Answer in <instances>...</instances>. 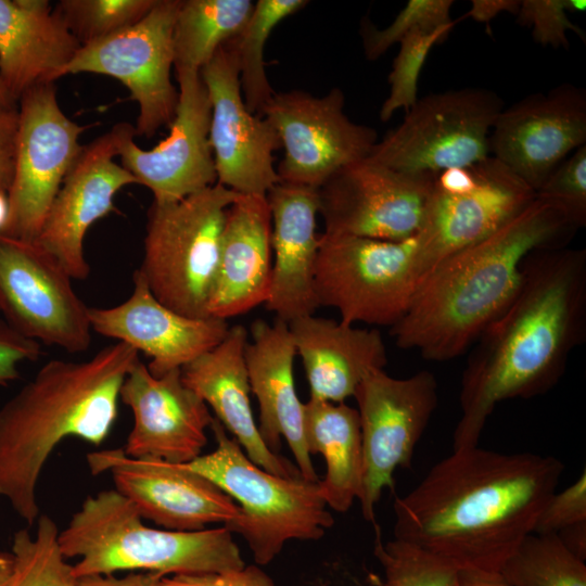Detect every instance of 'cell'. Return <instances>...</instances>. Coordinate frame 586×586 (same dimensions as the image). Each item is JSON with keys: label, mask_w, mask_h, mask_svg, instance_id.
<instances>
[{"label": "cell", "mask_w": 586, "mask_h": 586, "mask_svg": "<svg viewBox=\"0 0 586 586\" xmlns=\"http://www.w3.org/2000/svg\"><path fill=\"white\" fill-rule=\"evenodd\" d=\"M499 572L510 586H586L585 561L556 534L527 535Z\"/></svg>", "instance_id": "d6a6232c"}, {"label": "cell", "mask_w": 586, "mask_h": 586, "mask_svg": "<svg viewBox=\"0 0 586 586\" xmlns=\"http://www.w3.org/2000/svg\"><path fill=\"white\" fill-rule=\"evenodd\" d=\"M535 196L523 180L491 155L437 174L417 233L426 275L444 258L500 229Z\"/></svg>", "instance_id": "30bf717a"}, {"label": "cell", "mask_w": 586, "mask_h": 586, "mask_svg": "<svg viewBox=\"0 0 586 586\" xmlns=\"http://www.w3.org/2000/svg\"><path fill=\"white\" fill-rule=\"evenodd\" d=\"M304 434L308 453L322 455L326 462V475L318 482L322 499L334 511H348L359 498L362 481L357 409L309 397L304 403Z\"/></svg>", "instance_id": "f546056e"}, {"label": "cell", "mask_w": 586, "mask_h": 586, "mask_svg": "<svg viewBox=\"0 0 586 586\" xmlns=\"http://www.w3.org/2000/svg\"><path fill=\"white\" fill-rule=\"evenodd\" d=\"M162 576L151 572L129 573L123 577L92 575L77 579V586H157Z\"/></svg>", "instance_id": "f6af8a7d"}, {"label": "cell", "mask_w": 586, "mask_h": 586, "mask_svg": "<svg viewBox=\"0 0 586 586\" xmlns=\"http://www.w3.org/2000/svg\"><path fill=\"white\" fill-rule=\"evenodd\" d=\"M13 570V555L11 552H0V586H4L9 581Z\"/></svg>", "instance_id": "f907efd6"}, {"label": "cell", "mask_w": 586, "mask_h": 586, "mask_svg": "<svg viewBox=\"0 0 586 586\" xmlns=\"http://www.w3.org/2000/svg\"><path fill=\"white\" fill-rule=\"evenodd\" d=\"M586 522V470L560 493H555L542 510L534 534H558L574 524Z\"/></svg>", "instance_id": "60d3db41"}, {"label": "cell", "mask_w": 586, "mask_h": 586, "mask_svg": "<svg viewBox=\"0 0 586 586\" xmlns=\"http://www.w3.org/2000/svg\"><path fill=\"white\" fill-rule=\"evenodd\" d=\"M18 110L0 114V190L9 191L13 177Z\"/></svg>", "instance_id": "ee69618b"}, {"label": "cell", "mask_w": 586, "mask_h": 586, "mask_svg": "<svg viewBox=\"0 0 586 586\" xmlns=\"http://www.w3.org/2000/svg\"><path fill=\"white\" fill-rule=\"evenodd\" d=\"M251 334L244 358L251 392L259 405V434L276 454L284 437L302 477L318 482L304 434V403L295 390L296 351L289 326L279 319L272 323L256 320Z\"/></svg>", "instance_id": "cb8c5ba5"}, {"label": "cell", "mask_w": 586, "mask_h": 586, "mask_svg": "<svg viewBox=\"0 0 586 586\" xmlns=\"http://www.w3.org/2000/svg\"><path fill=\"white\" fill-rule=\"evenodd\" d=\"M585 330L586 250L531 254L517 296L474 343L463 369L453 450L479 446L499 403L552 388Z\"/></svg>", "instance_id": "7a4b0ae2"}, {"label": "cell", "mask_w": 586, "mask_h": 586, "mask_svg": "<svg viewBox=\"0 0 586 586\" xmlns=\"http://www.w3.org/2000/svg\"><path fill=\"white\" fill-rule=\"evenodd\" d=\"M374 556L384 572L382 586H453L458 568L409 543H383L377 533Z\"/></svg>", "instance_id": "d590c367"}, {"label": "cell", "mask_w": 586, "mask_h": 586, "mask_svg": "<svg viewBox=\"0 0 586 586\" xmlns=\"http://www.w3.org/2000/svg\"><path fill=\"white\" fill-rule=\"evenodd\" d=\"M119 399L133 417L123 448L126 455L188 463L207 444L206 429L214 417L183 382L181 369L154 377L138 358L123 381Z\"/></svg>", "instance_id": "7402d4cb"}, {"label": "cell", "mask_w": 586, "mask_h": 586, "mask_svg": "<svg viewBox=\"0 0 586 586\" xmlns=\"http://www.w3.org/2000/svg\"><path fill=\"white\" fill-rule=\"evenodd\" d=\"M453 3V0H409L394 21L382 29L365 18L360 35L366 58L378 60L412 33L432 31L451 24L455 22L450 17Z\"/></svg>", "instance_id": "74e56055"}, {"label": "cell", "mask_w": 586, "mask_h": 586, "mask_svg": "<svg viewBox=\"0 0 586 586\" xmlns=\"http://www.w3.org/2000/svg\"><path fill=\"white\" fill-rule=\"evenodd\" d=\"M36 522L35 535L24 528L13 536V570L4 586H77L73 565L61 549L55 522L46 514Z\"/></svg>", "instance_id": "836d02e7"}, {"label": "cell", "mask_w": 586, "mask_h": 586, "mask_svg": "<svg viewBox=\"0 0 586 586\" xmlns=\"http://www.w3.org/2000/svg\"><path fill=\"white\" fill-rule=\"evenodd\" d=\"M88 309L48 252L0 235V311L10 326L40 344L81 353L91 343Z\"/></svg>", "instance_id": "9a60e30c"}, {"label": "cell", "mask_w": 586, "mask_h": 586, "mask_svg": "<svg viewBox=\"0 0 586 586\" xmlns=\"http://www.w3.org/2000/svg\"><path fill=\"white\" fill-rule=\"evenodd\" d=\"M239 195L215 183L177 202H152L138 271L162 304L187 317H209L226 214Z\"/></svg>", "instance_id": "52a82bcc"}, {"label": "cell", "mask_w": 586, "mask_h": 586, "mask_svg": "<svg viewBox=\"0 0 586 586\" xmlns=\"http://www.w3.org/2000/svg\"><path fill=\"white\" fill-rule=\"evenodd\" d=\"M585 144L586 91L569 82L504 107L489 136L493 156L535 193Z\"/></svg>", "instance_id": "ffe728a7"}, {"label": "cell", "mask_w": 586, "mask_h": 586, "mask_svg": "<svg viewBox=\"0 0 586 586\" xmlns=\"http://www.w3.org/2000/svg\"><path fill=\"white\" fill-rule=\"evenodd\" d=\"M9 212L8 192L0 190V235L5 233L9 222Z\"/></svg>", "instance_id": "816d5d0a"}, {"label": "cell", "mask_w": 586, "mask_h": 586, "mask_svg": "<svg viewBox=\"0 0 586 586\" xmlns=\"http://www.w3.org/2000/svg\"><path fill=\"white\" fill-rule=\"evenodd\" d=\"M458 21L432 31L412 33L399 42L388 75L390 94L380 109V119L387 122L394 113L409 111L417 102L418 81L431 49L448 37Z\"/></svg>", "instance_id": "8d00e7d4"}, {"label": "cell", "mask_w": 586, "mask_h": 586, "mask_svg": "<svg viewBox=\"0 0 586 586\" xmlns=\"http://www.w3.org/2000/svg\"><path fill=\"white\" fill-rule=\"evenodd\" d=\"M271 257L268 201L266 196L240 194L227 209L208 315L227 320L266 303L271 288Z\"/></svg>", "instance_id": "484cf974"}, {"label": "cell", "mask_w": 586, "mask_h": 586, "mask_svg": "<svg viewBox=\"0 0 586 586\" xmlns=\"http://www.w3.org/2000/svg\"><path fill=\"white\" fill-rule=\"evenodd\" d=\"M453 586H510L500 572L480 569H458Z\"/></svg>", "instance_id": "7dc6e473"}, {"label": "cell", "mask_w": 586, "mask_h": 586, "mask_svg": "<svg viewBox=\"0 0 586 586\" xmlns=\"http://www.w3.org/2000/svg\"><path fill=\"white\" fill-rule=\"evenodd\" d=\"M138 358L117 342L86 360H50L1 407L0 496L28 525L40 515L36 487L50 455L68 436L95 446L109 436Z\"/></svg>", "instance_id": "277c9868"}, {"label": "cell", "mask_w": 586, "mask_h": 586, "mask_svg": "<svg viewBox=\"0 0 586 586\" xmlns=\"http://www.w3.org/2000/svg\"><path fill=\"white\" fill-rule=\"evenodd\" d=\"M81 44L48 0H0V74L18 103L33 87L55 82Z\"/></svg>", "instance_id": "f1b7e54d"}, {"label": "cell", "mask_w": 586, "mask_h": 586, "mask_svg": "<svg viewBox=\"0 0 586 586\" xmlns=\"http://www.w3.org/2000/svg\"><path fill=\"white\" fill-rule=\"evenodd\" d=\"M275 254L266 307L286 323L314 315L315 265L320 244L316 233L318 189L278 182L267 193Z\"/></svg>", "instance_id": "d4e9b609"}, {"label": "cell", "mask_w": 586, "mask_h": 586, "mask_svg": "<svg viewBox=\"0 0 586 586\" xmlns=\"http://www.w3.org/2000/svg\"><path fill=\"white\" fill-rule=\"evenodd\" d=\"M247 337L243 326L230 327L217 346L181 369L182 380L214 410L251 461L275 475L301 477L297 467L267 447L254 420L244 358Z\"/></svg>", "instance_id": "4316f807"}, {"label": "cell", "mask_w": 586, "mask_h": 586, "mask_svg": "<svg viewBox=\"0 0 586 586\" xmlns=\"http://www.w3.org/2000/svg\"><path fill=\"white\" fill-rule=\"evenodd\" d=\"M520 0H472L471 8L461 18H472L477 23L489 24L500 13L517 15Z\"/></svg>", "instance_id": "bcb514c9"}, {"label": "cell", "mask_w": 586, "mask_h": 586, "mask_svg": "<svg viewBox=\"0 0 586 586\" xmlns=\"http://www.w3.org/2000/svg\"><path fill=\"white\" fill-rule=\"evenodd\" d=\"M181 0H156L138 23L101 40L81 46L63 71L118 79L139 105L136 135L151 138L169 126L178 104L171 81L174 27Z\"/></svg>", "instance_id": "4fadbf2b"}, {"label": "cell", "mask_w": 586, "mask_h": 586, "mask_svg": "<svg viewBox=\"0 0 586 586\" xmlns=\"http://www.w3.org/2000/svg\"><path fill=\"white\" fill-rule=\"evenodd\" d=\"M157 586H276L258 566L208 574L162 576Z\"/></svg>", "instance_id": "7bdbcfd3"}, {"label": "cell", "mask_w": 586, "mask_h": 586, "mask_svg": "<svg viewBox=\"0 0 586 586\" xmlns=\"http://www.w3.org/2000/svg\"><path fill=\"white\" fill-rule=\"evenodd\" d=\"M564 464L552 456L453 450L394 502V538L457 566L499 572L535 523Z\"/></svg>", "instance_id": "6da1fadb"}, {"label": "cell", "mask_w": 586, "mask_h": 586, "mask_svg": "<svg viewBox=\"0 0 586 586\" xmlns=\"http://www.w3.org/2000/svg\"><path fill=\"white\" fill-rule=\"evenodd\" d=\"M130 136H136L135 126L123 122L84 145L63 179L35 241L72 279L82 280L90 272L84 250L89 228L116 212L114 196L122 188L137 183L135 177L114 161Z\"/></svg>", "instance_id": "e0dca14e"}, {"label": "cell", "mask_w": 586, "mask_h": 586, "mask_svg": "<svg viewBox=\"0 0 586 586\" xmlns=\"http://www.w3.org/2000/svg\"><path fill=\"white\" fill-rule=\"evenodd\" d=\"M308 4L306 0H259L241 31L229 41L237 59L244 103L262 116L273 91L265 69L264 48L272 29Z\"/></svg>", "instance_id": "1f68e13d"}, {"label": "cell", "mask_w": 586, "mask_h": 586, "mask_svg": "<svg viewBox=\"0 0 586 586\" xmlns=\"http://www.w3.org/2000/svg\"><path fill=\"white\" fill-rule=\"evenodd\" d=\"M42 353L41 344L26 337L5 320H0V385H8L18 375V365L36 360Z\"/></svg>", "instance_id": "b9f144b4"}, {"label": "cell", "mask_w": 586, "mask_h": 586, "mask_svg": "<svg viewBox=\"0 0 586 586\" xmlns=\"http://www.w3.org/2000/svg\"><path fill=\"white\" fill-rule=\"evenodd\" d=\"M344 103L340 88L323 97L304 90L273 93L262 116L284 150L276 169L279 182L319 189L343 167L368 158L378 133L353 123L343 111Z\"/></svg>", "instance_id": "5bb4252c"}, {"label": "cell", "mask_w": 586, "mask_h": 586, "mask_svg": "<svg viewBox=\"0 0 586 586\" xmlns=\"http://www.w3.org/2000/svg\"><path fill=\"white\" fill-rule=\"evenodd\" d=\"M211 429L216 448L186 466L239 502L238 519L224 526L244 538L256 564H269L291 539H320L334 524L319 481L267 472L249 459L216 418Z\"/></svg>", "instance_id": "8992f818"}, {"label": "cell", "mask_w": 586, "mask_h": 586, "mask_svg": "<svg viewBox=\"0 0 586 586\" xmlns=\"http://www.w3.org/2000/svg\"><path fill=\"white\" fill-rule=\"evenodd\" d=\"M576 230L561 211L535 196L500 229L444 258L424 277L392 327L396 345L433 361L462 355L514 300L527 257L566 246Z\"/></svg>", "instance_id": "3957f363"}, {"label": "cell", "mask_w": 586, "mask_h": 586, "mask_svg": "<svg viewBox=\"0 0 586 586\" xmlns=\"http://www.w3.org/2000/svg\"><path fill=\"white\" fill-rule=\"evenodd\" d=\"M585 10V0H521L515 16L520 25L532 27L537 43L569 49L568 31L575 33L585 42L584 30L572 23L569 13Z\"/></svg>", "instance_id": "f35d334b"}, {"label": "cell", "mask_w": 586, "mask_h": 586, "mask_svg": "<svg viewBox=\"0 0 586 586\" xmlns=\"http://www.w3.org/2000/svg\"><path fill=\"white\" fill-rule=\"evenodd\" d=\"M562 544L575 556L586 559V522L574 524L556 534Z\"/></svg>", "instance_id": "c3c4849f"}, {"label": "cell", "mask_w": 586, "mask_h": 586, "mask_svg": "<svg viewBox=\"0 0 586 586\" xmlns=\"http://www.w3.org/2000/svg\"><path fill=\"white\" fill-rule=\"evenodd\" d=\"M577 228L586 225V144L565 158L536 192Z\"/></svg>", "instance_id": "ab89813d"}, {"label": "cell", "mask_w": 586, "mask_h": 586, "mask_svg": "<svg viewBox=\"0 0 586 586\" xmlns=\"http://www.w3.org/2000/svg\"><path fill=\"white\" fill-rule=\"evenodd\" d=\"M251 0H181L173 43L175 71H195L233 39L247 22Z\"/></svg>", "instance_id": "4dcf8cb0"}, {"label": "cell", "mask_w": 586, "mask_h": 586, "mask_svg": "<svg viewBox=\"0 0 586 586\" xmlns=\"http://www.w3.org/2000/svg\"><path fill=\"white\" fill-rule=\"evenodd\" d=\"M178 104L169 135L151 150L128 137L120 165L153 194L158 204L180 201L217 183L209 143L211 102L200 72L175 71Z\"/></svg>", "instance_id": "44dd1931"}, {"label": "cell", "mask_w": 586, "mask_h": 586, "mask_svg": "<svg viewBox=\"0 0 586 586\" xmlns=\"http://www.w3.org/2000/svg\"><path fill=\"white\" fill-rule=\"evenodd\" d=\"M426 275L417 234L403 241L322 233L315 265L319 306L340 320L395 326Z\"/></svg>", "instance_id": "ba28073f"}, {"label": "cell", "mask_w": 586, "mask_h": 586, "mask_svg": "<svg viewBox=\"0 0 586 586\" xmlns=\"http://www.w3.org/2000/svg\"><path fill=\"white\" fill-rule=\"evenodd\" d=\"M368 158L340 169L319 189L326 234L403 241L421 229L434 178Z\"/></svg>", "instance_id": "2e32d148"}, {"label": "cell", "mask_w": 586, "mask_h": 586, "mask_svg": "<svg viewBox=\"0 0 586 586\" xmlns=\"http://www.w3.org/2000/svg\"><path fill=\"white\" fill-rule=\"evenodd\" d=\"M288 326L311 398L344 403L369 373L387 364L384 341L377 329L314 315Z\"/></svg>", "instance_id": "83f0119b"}, {"label": "cell", "mask_w": 586, "mask_h": 586, "mask_svg": "<svg viewBox=\"0 0 586 586\" xmlns=\"http://www.w3.org/2000/svg\"><path fill=\"white\" fill-rule=\"evenodd\" d=\"M131 294L123 303L106 308L89 307L92 331L142 352L154 377L182 369L217 346L227 335L226 320L191 318L162 304L135 270Z\"/></svg>", "instance_id": "603a6c76"}, {"label": "cell", "mask_w": 586, "mask_h": 586, "mask_svg": "<svg viewBox=\"0 0 586 586\" xmlns=\"http://www.w3.org/2000/svg\"><path fill=\"white\" fill-rule=\"evenodd\" d=\"M93 475L111 472L115 489L142 519L170 531H200L238 519L240 508L221 488L186 463L133 458L123 448L87 455Z\"/></svg>", "instance_id": "ac0fdd59"}, {"label": "cell", "mask_w": 586, "mask_h": 586, "mask_svg": "<svg viewBox=\"0 0 586 586\" xmlns=\"http://www.w3.org/2000/svg\"><path fill=\"white\" fill-rule=\"evenodd\" d=\"M200 75L211 102L209 143L217 183L239 194L266 196L279 182L272 153L281 142L270 123L246 107L229 41Z\"/></svg>", "instance_id": "d6986e66"}, {"label": "cell", "mask_w": 586, "mask_h": 586, "mask_svg": "<svg viewBox=\"0 0 586 586\" xmlns=\"http://www.w3.org/2000/svg\"><path fill=\"white\" fill-rule=\"evenodd\" d=\"M59 542L78 579L118 571L161 576L241 570L245 562L226 527L200 531L154 528L143 523L132 502L116 489L88 496L73 514Z\"/></svg>", "instance_id": "5b68a950"}, {"label": "cell", "mask_w": 586, "mask_h": 586, "mask_svg": "<svg viewBox=\"0 0 586 586\" xmlns=\"http://www.w3.org/2000/svg\"><path fill=\"white\" fill-rule=\"evenodd\" d=\"M18 103L10 95L0 74V114L16 112Z\"/></svg>", "instance_id": "681fc988"}, {"label": "cell", "mask_w": 586, "mask_h": 586, "mask_svg": "<svg viewBox=\"0 0 586 586\" xmlns=\"http://www.w3.org/2000/svg\"><path fill=\"white\" fill-rule=\"evenodd\" d=\"M156 0H61L54 10L81 46L141 21Z\"/></svg>", "instance_id": "e575fe53"}, {"label": "cell", "mask_w": 586, "mask_h": 586, "mask_svg": "<svg viewBox=\"0 0 586 586\" xmlns=\"http://www.w3.org/2000/svg\"><path fill=\"white\" fill-rule=\"evenodd\" d=\"M437 382L426 370L399 379L383 369L369 373L353 397L358 405L362 446L361 513L375 524V506L394 472L409 469L417 444L438 402Z\"/></svg>", "instance_id": "8fae6325"}, {"label": "cell", "mask_w": 586, "mask_h": 586, "mask_svg": "<svg viewBox=\"0 0 586 586\" xmlns=\"http://www.w3.org/2000/svg\"><path fill=\"white\" fill-rule=\"evenodd\" d=\"M494 91L463 88L418 99L368 160L397 171L436 176L489 156L492 128L504 110Z\"/></svg>", "instance_id": "9c48e42d"}, {"label": "cell", "mask_w": 586, "mask_h": 586, "mask_svg": "<svg viewBox=\"0 0 586 586\" xmlns=\"http://www.w3.org/2000/svg\"><path fill=\"white\" fill-rule=\"evenodd\" d=\"M88 127L64 114L54 82L33 87L21 97L4 235L36 241L63 179L84 148L79 137Z\"/></svg>", "instance_id": "7c38bea8"}]
</instances>
